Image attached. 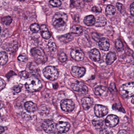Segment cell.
Here are the masks:
<instances>
[{
	"label": "cell",
	"instance_id": "obj_1",
	"mask_svg": "<svg viewBox=\"0 0 134 134\" xmlns=\"http://www.w3.org/2000/svg\"><path fill=\"white\" fill-rule=\"evenodd\" d=\"M68 21V16L65 13L58 12L55 14L52 20V23L55 29L59 32L64 31Z\"/></svg>",
	"mask_w": 134,
	"mask_h": 134
},
{
	"label": "cell",
	"instance_id": "obj_2",
	"mask_svg": "<svg viewBox=\"0 0 134 134\" xmlns=\"http://www.w3.org/2000/svg\"><path fill=\"white\" fill-rule=\"evenodd\" d=\"M31 54L37 63L39 64L45 63L47 58L44 51L40 47H35L31 51Z\"/></svg>",
	"mask_w": 134,
	"mask_h": 134
},
{
	"label": "cell",
	"instance_id": "obj_3",
	"mask_svg": "<svg viewBox=\"0 0 134 134\" xmlns=\"http://www.w3.org/2000/svg\"><path fill=\"white\" fill-rule=\"evenodd\" d=\"M26 89L30 92L39 91L42 87V83L39 79L35 77H31L28 79L25 84Z\"/></svg>",
	"mask_w": 134,
	"mask_h": 134
},
{
	"label": "cell",
	"instance_id": "obj_4",
	"mask_svg": "<svg viewBox=\"0 0 134 134\" xmlns=\"http://www.w3.org/2000/svg\"><path fill=\"white\" fill-rule=\"evenodd\" d=\"M134 83H128L122 85L120 88L121 94L125 98L133 97L134 95Z\"/></svg>",
	"mask_w": 134,
	"mask_h": 134
},
{
	"label": "cell",
	"instance_id": "obj_5",
	"mask_svg": "<svg viewBox=\"0 0 134 134\" xmlns=\"http://www.w3.org/2000/svg\"><path fill=\"white\" fill-rule=\"evenodd\" d=\"M43 74L48 80L54 81L58 79L59 72L58 70L52 66H48L43 70Z\"/></svg>",
	"mask_w": 134,
	"mask_h": 134
},
{
	"label": "cell",
	"instance_id": "obj_6",
	"mask_svg": "<svg viewBox=\"0 0 134 134\" xmlns=\"http://www.w3.org/2000/svg\"><path fill=\"white\" fill-rule=\"evenodd\" d=\"M60 104L62 109L65 112H71L75 107L74 103L71 99H63L61 101Z\"/></svg>",
	"mask_w": 134,
	"mask_h": 134
},
{
	"label": "cell",
	"instance_id": "obj_7",
	"mask_svg": "<svg viewBox=\"0 0 134 134\" xmlns=\"http://www.w3.org/2000/svg\"><path fill=\"white\" fill-rule=\"evenodd\" d=\"M71 88L74 91L80 92L81 94H87L88 91L87 87L81 82L77 81L73 83L71 85Z\"/></svg>",
	"mask_w": 134,
	"mask_h": 134
},
{
	"label": "cell",
	"instance_id": "obj_8",
	"mask_svg": "<svg viewBox=\"0 0 134 134\" xmlns=\"http://www.w3.org/2000/svg\"><path fill=\"white\" fill-rule=\"evenodd\" d=\"M94 113L96 116L99 118L103 117L105 116L108 113L107 107L101 105H97L94 108Z\"/></svg>",
	"mask_w": 134,
	"mask_h": 134
},
{
	"label": "cell",
	"instance_id": "obj_9",
	"mask_svg": "<svg viewBox=\"0 0 134 134\" xmlns=\"http://www.w3.org/2000/svg\"><path fill=\"white\" fill-rule=\"evenodd\" d=\"M119 122V118L116 115L110 114L109 115L105 120V123L107 127H113L116 126Z\"/></svg>",
	"mask_w": 134,
	"mask_h": 134
},
{
	"label": "cell",
	"instance_id": "obj_10",
	"mask_svg": "<svg viewBox=\"0 0 134 134\" xmlns=\"http://www.w3.org/2000/svg\"><path fill=\"white\" fill-rule=\"evenodd\" d=\"M55 124L52 121H45L42 124L43 129L45 132L48 134L54 132L55 130Z\"/></svg>",
	"mask_w": 134,
	"mask_h": 134
},
{
	"label": "cell",
	"instance_id": "obj_11",
	"mask_svg": "<svg viewBox=\"0 0 134 134\" xmlns=\"http://www.w3.org/2000/svg\"><path fill=\"white\" fill-rule=\"evenodd\" d=\"M71 56L74 60L77 61H82L84 58V54L79 48H75L72 49Z\"/></svg>",
	"mask_w": 134,
	"mask_h": 134
},
{
	"label": "cell",
	"instance_id": "obj_12",
	"mask_svg": "<svg viewBox=\"0 0 134 134\" xmlns=\"http://www.w3.org/2000/svg\"><path fill=\"white\" fill-rule=\"evenodd\" d=\"M86 70L83 67L73 66L72 68V73L73 76L76 77H82L85 74Z\"/></svg>",
	"mask_w": 134,
	"mask_h": 134
},
{
	"label": "cell",
	"instance_id": "obj_13",
	"mask_svg": "<svg viewBox=\"0 0 134 134\" xmlns=\"http://www.w3.org/2000/svg\"><path fill=\"white\" fill-rule=\"evenodd\" d=\"M70 125L69 122L61 121L56 125V129L60 133H63L67 132L70 128Z\"/></svg>",
	"mask_w": 134,
	"mask_h": 134
},
{
	"label": "cell",
	"instance_id": "obj_14",
	"mask_svg": "<svg viewBox=\"0 0 134 134\" xmlns=\"http://www.w3.org/2000/svg\"><path fill=\"white\" fill-rule=\"evenodd\" d=\"M99 47L101 50L104 51H109L110 47L109 40L105 37L100 38L99 41Z\"/></svg>",
	"mask_w": 134,
	"mask_h": 134
},
{
	"label": "cell",
	"instance_id": "obj_15",
	"mask_svg": "<svg viewBox=\"0 0 134 134\" xmlns=\"http://www.w3.org/2000/svg\"><path fill=\"white\" fill-rule=\"evenodd\" d=\"M95 93L99 96H106L108 93V89L104 86H98L95 89Z\"/></svg>",
	"mask_w": 134,
	"mask_h": 134
},
{
	"label": "cell",
	"instance_id": "obj_16",
	"mask_svg": "<svg viewBox=\"0 0 134 134\" xmlns=\"http://www.w3.org/2000/svg\"><path fill=\"white\" fill-rule=\"evenodd\" d=\"M100 54L96 49H92L89 53V57L94 62H98L100 59Z\"/></svg>",
	"mask_w": 134,
	"mask_h": 134
},
{
	"label": "cell",
	"instance_id": "obj_17",
	"mask_svg": "<svg viewBox=\"0 0 134 134\" xmlns=\"http://www.w3.org/2000/svg\"><path fill=\"white\" fill-rule=\"evenodd\" d=\"M81 104L84 109L88 110L92 106L93 101L91 98L85 97L81 99Z\"/></svg>",
	"mask_w": 134,
	"mask_h": 134
},
{
	"label": "cell",
	"instance_id": "obj_18",
	"mask_svg": "<svg viewBox=\"0 0 134 134\" xmlns=\"http://www.w3.org/2000/svg\"><path fill=\"white\" fill-rule=\"evenodd\" d=\"M40 30L41 31V36L43 38L46 40H48L51 38V35L47 27L45 25H42L41 26Z\"/></svg>",
	"mask_w": 134,
	"mask_h": 134
},
{
	"label": "cell",
	"instance_id": "obj_19",
	"mask_svg": "<svg viewBox=\"0 0 134 134\" xmlns=\"http://www.w3.org/2000/svg\"><path fill=\"white\" fill-rule=\"evenodd\" d=\"M25 107L26 110L29 113H33L37 109L36 104L31 101L26 102L25 104Z\"/></svg>",
	"mask_w": 134,
	"mask_h": 134
},
{
	"label": "cell",
	"instance_id": "obj_20",
	"mask_svg": "<svg viewBox=\"0 0 134 134\" xmlns=\"http://www.w3.org/2000/svg\"><path fill=\"white\" fill-rule=\"evenodd\" d=\"M84 23L88 26H92L95 23L96 19L93 15L86 16L84 19Z\"/></svg>",
	"mask_w": 134,
	"mask_h": 134
},
{
	"label": "cell",
	"instance_id": "obj_21",
	"mask_svg": "<svg viewBox=\"0 0 134 134\" xmlns=\"http://www.w3.org/2000/svg\"><path fill=\"white\" fill-rule=\"evenodd\" d=\"M107 20L103 15L98 16L96 19L95 25L97 27L104 26L106 24Z\"/></svg>",
	"mask_w": 134,
	"mask_h": 134
},
{
	"label": "cell",
	"instance_id": "obj_22",
	"mask_svg": "<svg viewBox=\"0 0 134 134\" xmlns=\"http://www.w3.org/2000/svg\"><path fill=\"white\" fill-rule=\"evenodd\" d=\"M116 59V56L114 52H109L107 55L106 58V62L108 65H110L113 63L114 62Z\"/></svg>",
	"mask_w": 134,
	"mask_h": 134
},
{
	"label": "cell",
	"instance_id": "obj_23",
	"mask_svg": "<svg viewBox=\"0 0 134 134\" xmlns=\"http://www.w3.org/2000/svg\"><path fill=\"white\" fill-rule=\"evenodd\" d=\"M73 36L72 34H67L63 36H60L59 37V40L63 43H67L72 41L73 40Z\"/></svg>",
	"mask_w": 134,
	"mask_h": 134
},
{
	"label": "cell",
	"instance_id": "obj_24",
	"mask_svg": "<svg viewBox=\"0 0 134 134\" xmlns=\"http://www.w3.org/2000/svg\"><path fill=\"white\" fill-rule=\"evenodd\" d=\"M8 61V57L6 52H0V65H5Z\"/></svg>",
	"mask_w": 134,
	"mask_h": 134
},
{
	"label": "cell",
	"instance_id": "obj_25",
	"mask_svg": "<svg viewBox=\"0 0 134 134\" xmlns=\"http://www.w3.org/2000/svg\"><path fill=\"white\" fill-rule=\"evenodd\" d=\"M116 11V9L112 5H109L106 8V14L108 16H113L115 14Z\"/></svg>",
	"mask_w": 134,
	"mask_h": 134
},
{
	"label": "cell",
	"instance_id": "obj_26",
	"mask_svg": "<svg viewBox=\"0 0 134 134\" xmlns=\"http://www.w3.org/2000/svg\"><path fill=\"white\" fill-rule=\"evenodd\" d=\"M83 31V28L80 25H74L71 28L70 32L75 34H80Z\"/></svg>",
	"mask_w": 134,
	"mask_h": 134
},
{
	"label": "cell",
	"instance_id": "obj_27",
	"mask_svg": "<svg viewBox=\"0 0 134 134\" xmlns=\"http://www.w3.org/2000/svg\"><path fill=\"white\" fill-rule=\"evenodd\" d=\"M115 46L118 52H121L124 50V45L120 40H117L115 42Z\"/></svg>",
	"mask_w": 134,
	"mask_h": 134
},
{
	"label": "cell",
	"instance_id": "obj_28",
	"mask_svg": "<svg viewBox=\"0 0 134 134\" xmlns=\"http://www.w3.org/2000/svg\"><path fill=\"white\" fill-rule=\"evenodd\" d=\"M30 29L33 32L36 33L40 31V27L38 24L37 23H34L30 26Z\"/></svg>",
	"mask_w": 134,
	"mask_h": 134
},
{
	"label": "cell",
	"instance_id": "obj_29",
	"mask_svg": "<svg viewBox=\"0 0 134 134\" xmlns=\"http://www.w3.org/2000/svg\"><path fill=\"white\" fill-rule=\"evenodd\" d=\"M2 21L4 25L8 26L10 25L11 23L12 22V19L10 16H7L3 18L2 19Z\"/></svg>",
	"mask_w": 134,
	"mask_h": 134
},
{
	"label": "cell",
	"instance_id": "obj_30",
	"mask_svg": "<svg viewBox=\"0 0 134 134\" xmlns=\"http://www.w3.org/2000/svg\"><path fill=\"white\" fill-rule=\"evenodd\" d=\"M50 4L52 7H59L62 5V2L60 1H49Z\"/></svg>",
	"mask_w": 134,
	"mask_h": 134
},
{
	"label": "cell",
	"instance_id": "obj_31",
	"mask_svg": "<svg viewBox=\"0 0 134 134\" xmlns=\"http://www.w3.org/2000/svg\"><path fill=\"white\" fill-rule=\"evenodd\" d=\"M113 109L118 110V111L123 112V113H125V111L121 106V105H119V104L115 103V104H114L113 105Z\"/></svg>",
	"mask_w": 134,
	"mask_h": 134
},
{
	"label": "cell",
	"instance_id": "obj_32",
	"mask_svg": "<svg viewBox=\"0 0 134 134\" xmlns=\"http://www.w3.org/2000/svg\"><path fill=\"white\" fill-rule=\"evenodd\" d=\"M92 124L95 127H100L103 125V122L101 120H94L92 121Z\"/></svg>",
	"mask_w": 134,
	"mask_h": 134
},
{
	"label": "cell",
	"instance_id": "obj_33",
	"mask_svg": "<svg viewBox=\"0 0 134 134\" xmlns=\"http://www.w3.org/2000/svg\"><path fill=\"white\" fill-rule=\"evenodd\" d=\"M48 46L49 49L52 52H54L56 50V46L55 44L51 40L48 42Z\"/></svg>",
	"mask_w": 134,
	"mask_h": 134
},
{
	"label": "cell",
	"instance_id": "obj_34",
	"mask_svg": "<svg viewBox=\"0 0 134 134\" xmlns=\"http://www.w3.org/2000/svg\"><path fill=\"white\" fill-rule=\"evenodd\" d=\"M67 57L65 53H62L59 55V59L62 62H65L67 60Z\"/></svg>",
	"mask_w": 134,
	"mask_h": 134
},
{
	"label": "cell",
	"instance_id": "obj_35",
	"mask_svg": "<svg viewBox=\"0 0 134 134\" xmlns=\"http://www.w3.org/2000/svg\"><path fill=\"white\" fill-rule=\"evenodd\" d=\"M19 76L22 78L27 79L29 78V74L26 71H21L19 74Z\"/></svg>",
	"mask_w": 134,
	"mask_h": 134
},
{
	"label": "cell",
	"instance_id": "obj_36",
	"mask_svg": "<svg viewBox=\"0 0 134 134\" xmlns=\"http://www.w3.org/2000/svg\"><path fill=\"white\" fill-rule=\"evenodd\" d=\"M22 86L21 85H15L13 88V91L15 93H18L21 92L22 88Z\"/></svg>",
	"mask_w": 134,
	"mask_h": 134
},
{
	"label": "cell",
	"instance_id": "obj_37",
	"mask_svg": "<svg viewBox=\"0 0 134 134\" xmlns=\"http://www.w3.org/2000/svg\"><path fill=\"white\" fill-rule=\"evenodd\" d=\"M74 4L75 6L78 8H81L84 6L83 1H74Z\"/></svg>",
	"mask_w": 134,
	"mask_h": 134
},
{
	"label": "cell",
	"instance_id": "obj_38",
	"mask_svg": "<svg viewBox=\"0 0 134 134\" xmlns=\"http://www.w3.org/2000/svg\"><path fill=\"white\" fill-rule=\"evenodd\" d=\"M6 82L2 78H0V91H2L6 86Z\"/></svg>",
	"mask_w": 134,
	"mask_h": 134
},
{
	"label": "cell",
	"instance_id": "obj_39",
	"mask_svg": "<svg viewBox=\"0 0 134 134\" xmlns=\"http://www.w3.org/2000/svg\"><path fill=\"white\" fill-rule=\"evenodd\" d=\"M92 38L95 41H99L100 40V36L98 34L96 33H92Z\"/></svg>",
	"mask_w": 134,
	"mask_h": 134
},
{
	"label": "cell",
	"instance_id": "obj_40",
	"mask_svg": "<svg viewBox=\"0 0 134 134\" xmlns=\"http://www.w3.org/2000/svg\"><path fill=\"white\" fill-rule=\"evenodd\" d=\"M92 11L94 12H100L102 11V9L100 7L95 6L92 8Z\"/></svg>",
	"mask_w": 134,
	"mask_h": 134
},
{
	"label": "cell",
	"instance_id": "obj_41",
	"mask_svg": "<svg viewBox=\"0 0 134 134\" xmlns=\"http://www.w3.org/2000/svg\"><path fill=\"white\" fill-rule=\"evenodd\" d=\"M18 59L19 61H21V62H25L26 60V57L25 55H20L18 57Z\"/></svg>",
	"mask_w": 134,
	"mask_h": 134
},
{
	"label": "cell",
	"instance_id": "obj_42",
	"mask_svg": "<svg viewBox=\"0 0 134 134\" xmlns=\"http://www.w3.org/2000/svg\"><path fill=\"white\" fill-rule=\"evenodd\" d=\"M134 3H132V4L130 6V11L131 15L132 16H134Z\"/></svg>",
	"mask_w": 134,
	"mask_h": 134
},
{
	"label": "cell",
	"instance_id": "obj_43",
	"mask_svg": "<svg viewBox=\"0 0 134 134\" xmlns=\"http://www.w3.org/2000/svg\"><path fill=\"white\" fill-rule=\"evenodd\" d=\"M116 7L118 11L121 12L122 10V8H123V5L121 4L120 3H117Z\"/></svg>",
	"mask_w": 134,
	"mask_h": 134
},
{
	"label": "cell",
	"instance_id": "obj_44",
	"mask_svg": "<svg viewBox=\"0 0 134 134\" xmlns=\"http://www.w3.org/2000/svg\"><path fill=\"white\" fill-rule=\"evenodd\" d=\"M110 133V132L107 129H102L99 132V134H111Z\"/></svg>",
	"mask_w": 134,
	"mask_h": 134
},
{
	"label": "cell",
	"instance_id": "obj_45",
	"mask_svg": "<svg viewBox=\"0 0 134 134\" xmlns=\"http://www.w3.org/2000/svg\"><path fill=\"white\" fill-rule=\"evenodd\" d=\"M118 134H128V133L125 130H121L118 132Z\"/></svg>",
	"mask_w": 134,
	"mask_h": 134
},
{
	"label": "cell",
	"instance_id": "obj_46",
	"mask_svg": "<svg viewBox=\"0 0 134 134\" xmlns=\"http://www.w3.org/2000/svg\"><path fill=\"white\" fill-rule=\"evenodd\" d=\"M4 129L3 127L0 126V134L3 133L4 132Z\"/></svg>",
	"mask_w": 134,
	"mask_h": 134
},
{
	"label": "cell",
	"instance_id": "obj_47",
	"mask_svg": "<svg viewBox=\"0 0 134 134\" xmlns=\"http://www.w3.org/2000/svg\"><path fill=\"white\" fill-rule=\"evenodd\" d=\"M4 104L3 103L0 101V109H2L4 107Z\"/></svg>",
	"mask_w": 134,
	"mask_h": 134
},
{
	"label": "cell",
	"instance_id": "obj_48",
	"mask_svg": "<svg viewBox=\"0 0 134 134\" xmlns=\"http://www.w3.org/2000/svg\"><path fill=\"white\" fill-rule=\"evenodd\" d=\"M133 100H134V99H133V98H132V104H133V102H133Z\"/></svg>",
	"mask_w": 134,
	"mask_h": 134
},
{
	"label": "cell",
	"instance_id": "obj_49",
	"mask_svg": "<svg viewBox=\"0 0 134 134\" xmlns=\"http://www.w3.org/2000/svg\"><path fill=\"white\" fill-rule=\"evenodd\" d=\"M1 26H0V32H1Z\"/></svg>",
	"mask_w": 134,
	"mask_h": 134
},
{
	"label": "cell",
	"instance_id": "obj_50",
	"mask_svg": "<svg viewBox=\"0 0 134 134\" xmlns=\"http://www.w3.org/2000/svg\"><path fill=\"white\" fill-rule=\"evenodd\" d=\"M0 117H1V114H0Z\"/></svg>",
	"mask_w": 134,
	"mask_h": 134
}]
</instances>
